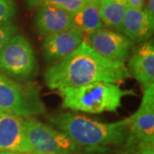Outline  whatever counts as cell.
<instances>
[{"label": "cell", "instance_id": "cell-18", "mask_svg": "<svg viewBox=\"0 0 154 154\" xmlns=\"http://www.w3.org/2000/svg\"><path fill=\"white\" fill-rule=\"evenodd\" d=\"M17 33L18 27L13 21L0 24V51Z\"/></svg>", "mask_w": 154, "mask_h": 154}, {"label": "cell", "instance_id": "cell-10", "mask_svg": "<svg viewBox=\"0 0 154 154\" xmlns=\"http://www.w3.org/2000/svg\"><path fill=\"white\" fill-rule=\"evenodd\" d=\"M84 38L85 34L77 28L47 35L41 44L43 57L45 62L54 63L75 51Z\"/></svg>", "mask_w": 154, "mask_h": 154}, {"label": "cell", "instance_id": "cell-19", "mask_svg": "<svg viewBox=\"0 0 154 154\" xmlns=\"http://www.w3.org/2000/svg\"><path fill=\"white\" fill-rule=\"evenodd\" d=\"M146 0H126L127 7L134 9H142L145 6Z\"/></svg>", "mask_w": 154, "mask_h": 154}, {"label": "cell", "instance_id": "cell-13", "mask_svg": "<svg viewBox=\"0 0 154 154\" xmlns=\"http://www.w3.org/2000/svg\"><path fill=\"white\" fill-rule=\"evenodd\" d=\"M154 30V17L144 8L127 7L122 21V33L138 44L150 39Z\"/></svg>", "mask_w": 154, "mask_h": 154}, {"label": "cell", "instance_id": "cell-1", "mask_svg": "<svg viewBox=\"0 0 154 154\" xmlns=\"http://www.w3.org/2000/svg\"><path fill=\"white\" fill-rule=\"evenodd\" d=\"M129 77L124 63L103 57L83 40L69 55L51 63L45 73L44 79L50 89L58 90L97 82L118 84Z\"/></svg>", "mask_w": 154, "mask_h": 154}, {"label": "cell", "instance_id": "cell-5", "mask_svg": "<svg viewBox=\"0 0 154 154\" xmlns=\"http://www.w3.org/2000/svg\"><path fill=\"white\" fill-rule=\"evenodd\" d=\"M38 64L33 45L26 36L17 33L0 51V73L27 82L36 76Z\"/></svg>", "mask_w": 154, "mask_h": 154}, {"label": "cell", "instance_id": "cell-8", "mask_svg": "<svg viewBox=\"0 0 154 154\" xmlns=\"http://www.w3.org/2000/svg\"><path fill=\"white\" fill-rule=\"evenodd\" d=\"M84 40L103 57L124 64L134 48V42L126 35L105 27L86 34Z\"/></svg>", "mask_w": 154, "mask_h": 154}, {"label": "cell", "instance_id": "cell-21", "mask_svg": "<svg viewBox=\"0 0 154 154\" xmlns=\"http://www.w3.org/2000/svg\"><path fill=\"white\" fill-rule=\"evenodd\" d=\"M139 154H154V145L153 144L148 145Z\"/></svg>", "mask_w": 154, "mask_h": 154}, {"label": "cell", "instance_id": "cell-20", "mask_svg": "<svg viewBox=\"0 0 154 154\" xmlns=\"http://www.w3.org/2000/svg\"><path fill=\"white\" fill-rule=\"evenodd\" d=\"M143 8L152 17H154V0H147L146 5L144 6Z\"/></svg>", "mask_w": 154, "mask_h": 154}, {"label": "cell", "instance_id": "cell-3", "mask_svg": "<svg viewBox=\"0 0 154 154\" xmlns=\"http://www.w3.org/2000/svg\"><path fill=\"white\" fill-rule=\"evenodd\" d=\"M63 108L89 114L116 112L122 106V99L135 95L133 90L122 89L116 83L97 82L77 88L58 89Z\"/></svg>", "mask_w": 154, "mask_h": 154}, {"label": "cell", "instance_id": "cell-23", "mask_svg": "<svg viewBox=\"0 0 154 154\" xmlns=\"http://www.w3.org/2000/svg\"><path fill=\"white\" fill-rule=\"evenodd\" d=\"M105 1H112V0H105ZM126 1V0H125Z\"/></svg>", "mask_w": 154, "mask_h": 154}, {"label": "cell", "instance_id": "cell-4", "mask_svg": "<svg viewBox=\"0 0 154 154\" xmlns=\"http://www.w3.org/2000/svg\"><path fill=\"white\" fill-rule=\"evenodd\" d=\"M0 111L27 118L43 114L45 106L34 84L0 75Z\"/></svg>", "mask_w": 154, "mask_h": 154}, {"label": "cell", "instance_id": "cell-9", "mask_svg": "<svg viewBox=\"0 0 154 154\" xmlns=\"http://www.w3.org/2000/svg\"><path fill=\"white\" fill-rule=\"evenodd\" d=\"M0 152L33 154L23 117L0 111Z\"/></svg>", "mask_w": 154, "mask_h": 154}, {"label": "cell", "instance_id": "cell-11", "mask_svg": "<svg viewBox=\"0 0 154 154\" xmlns=\"http://www.w3.org/2000/svg\"><path fill=\"white\" fill-rule=\"evenodd\" d=\"M128 71L144 89L154 88V44L148 39L134 47L129 56Z\"/></svg>", "mask_w": 154, "mask_h": 154}, {"label": "cell", "instance_id": "cell-12", "mask_svg": "<svg viewBox=\"0 0 154 154\" xmlns=\"http://www.w3.org/2000/svg\"><path fill=\"white\" fill-rule=\"evenodd\" d=\"M33 24L38 34L44 37L74 28L71 14L55 6L38 8Z\"/></svg>", "mask_w": 154, "mask_h": 154}, {"label": "cell", "instance_id": "cell-2", "mask_svg": "<svg viewBox=\"0 0 154 154\" xmlns=\"http://www.w3.org/2000/svg\"><path fill=\"white\" fill-rule=\"evenodd\" d=\"M51 122L80 147L105 149L124 145L128 137L129 118L114 122H100L68 111L52 116Z\"/></svg>", "mask_w": 154, "mask_h": 154}, {"label": "cell", "instance_id": "cell-7", "mask_svg": "<svg viewBox=\"0 0 154 154\" xmlns=\"http://www.w3.org/2000/svg\"><path fill=\"white\" fill-rule=\"evenodd\" d=\"M24 121L33 154H81V147L66 134L34 116L24 118Z\"/></svg>", "mask_w": 154, "mask_h": 154}, {"label": "cell", "instance_id": "cell-6", "mask_svg": "<svg viewBox=\"0 0 154 154\" xmlns=\"http://www.w3.org/2000/svg\"><path fill=\"white\" fill-rule=\"evenodd\" d=\"M129 118L124 154H139L154 142V88L144 89L138 110Z\"/></svg>", "mask_w": 154, "mask_h": 154}, {"label": "cell", "instance_id": "cell-17", "mask_svg": "<svg viewBox=\"0 0 154 154\" xmlns=\"http://www.w3.org/2000/svg\"><path fill=\"white\" fill-rule=\"evenodd\" d=\"M17 14L14 0H0V24L13 20Z\"/></svg>", "mask_w": 154, "mask_h": 154}, {"label": "cell", "instance_id": "cell-14", "mask_svg": "<svg viewBox=\"0 0 154 154\" xmlns=\"http://www.w3.org/2000/svg\"><path fill=\"white\" fill-rule=\"evenodd\" d=\"M99 0H90L82 9L71 14L74 28L80 29L85 35L104 28L99 16Z\"/></svg>", "mask_w": 154, "mask_h": 154}, {"label": "cell", "instance_id": "cell-15", "mask_svg": "<svg viewBox=\"0 0 154 154\" xmlns=\"http://www.w3.org/2000/svg\"><path fill=\"white\" fill-rule=\"evenodd\" d=\"M99 16L104 27L122 33V21L127 9L125 0H99Z\"/></svg>", "mask_w": 154, "mask_h": 154}, {"label": "cell", "instance_id": "cell-16", "mask_svg": "<svg viewBox=\"0 0 154 154\" xmlns=\"http://www.w3.org/2000/svg\"><path fill=\"white\" fill-rule=\"evenodd\" d=\"M90 0H26L29 9H38L42 6H55L74 14L82 9Z\"/></svg>", "mask_w": 154, "mask_h": 154}, {"label": "cell", "instance_id": "cell-22", "mask_svg": "<svg viewBox=\"0 0 154 154\" xmlns=\"http://www.w3.org/2000/svg\"><path fill=\"white\" fill-rule=\"evenodd\" d=\"M0 154H26V153H18V152H0Z\"/></svg>", "mask_w": 154, "mask_h": 154}]
</instances>
